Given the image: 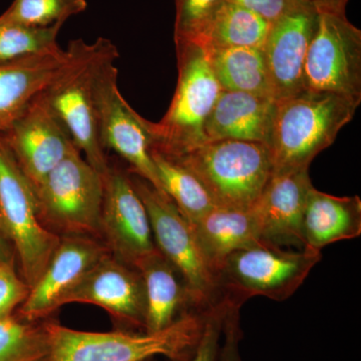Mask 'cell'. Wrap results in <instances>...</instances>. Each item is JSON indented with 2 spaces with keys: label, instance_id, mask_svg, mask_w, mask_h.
I'll return each instance as SVG.
<instances>
[{
  "label": "cell",
  "instance_id": "6da1fadb",
  "mask_svg": "<svg viewBox=\"0 0 361 361\" xmlns=\"http://www.w3.org/2000/svg\"><path fill=\"white\" fill-rule=\"evenodd\" d=\"M205 313L187 312L156 332L116 329L80 331L45 320L51 353L49 361H148L156 356L188 361L203 334Z\"/></svg>",
  "mask_w": 361,
  "mask_h": 361
},
{
  "label": "cell",
  "instance_id": "7a4b0ae2",
  "mask_svg": "<svg viewBox=\"0 0 361 361\" xmlns=\"http://www.w3.org/2000/svg\"><path fill=\"white\" fill-rule=\"evenodd\" d=\"M361 102L304 90L275 102L269 142L272 174L308 170L311 161L336 141Z\"/></svg>",
  "mask_w": 361,
  "mask_h": 361
},
{
  "label": "cell",
  "instance_id": "3957f363",
  "mask_svg": "<svg viewBox=\"0 0 361 361\" xmlns=\"http://www.w3.org/2000/svg\"><path fill=\"white\" fill-rule=\"evenodd\" d=\"M68 47L73 52L70 66L42 94L85 160L106 176L111 166L99 140L96 78L102 61L116 47L104 37L92 44L71 40Z\"/></svg>",
  "mask_w": 361,
  "mask_h": 361
},
{
  "label": "cell",
  "instance_id": "277c9868",
  "mask_svg": "<svg viewBox=\"0 0 361 361\" xmlns=\"http://www.w3.org/2000/svg\"><path fill=\"white\" fill-rule=\"evenodd\" d=\"M169 157L196 176L217 208L249 210L272 175L269 149L261 142H207Z\"/></svg>",
  "mask_w": 361,
  "mask_h": 361
},
{
  "label": "cell",
  "instance_id": "5b68a950",
  "mask_svg": "<svg viewBox=\"0 0 361 361\" xmlns=\"http://www.w3.org/2000/svg\"><path fill=\"white\" fill-rule=\"evenodd\" d=\"M178 82L167 113L149 122L152 149L178 156L206 142L204 127L221 89L205 49L195 42H178Z\"/></svg>",
  "mask_w": 361,
  "mask_h": 361
},
{
  "label": "cell",
  "instance_id": "8992f818",
  "mask_svg": "<svg viewBox=\"0 0 361 361\" xmlns=\"http://www.w3.org/2000/svg\"><path fill=\"white\" fill-rule=\"evenodd\" d=\"M320 259L322 253L314 249L284 250L267 241L233 252L217 269L222 300L238 307L254 296L286 300Z\"/></svg>",
  "mask_w": 361,
  "mask_h": 361
},
{
  "label": "cell",
  "instance_id": "52a82bcc",
  "mask_svg": "<svg viewBox=\"0 0 361 361\" xmlns=\"http://www.w3.org/2000/svg\"><path fill=\"white\" fill-rule=\"evenodd\" d=\"M130 180L146 207L157 249L180 273L194 310L206 312L217 306L222 301L217 274L204 256L192 226L165 192L137 176Z\"/></svg>",
  "mask_w": 361,
  "mask_h": 361
},
{
  "label": "cell",
  "instance_id": "ba28073f",
  "mask_svg": "<svg viewBox=\"0 0 361 361\" xmlns=\"http://www.w3.org/2000/svg\"><path fill=\"white\" fill-rule=\"evenodd\" d=\"M104 190V176L75 152L35 188L40 220L61 237L101 240Z\"/></svg>",
  "mask_w": 361,
  "mask_h": 361
},
{
  "label": "cell",
  "instance_id": "9c48e42d",
  "mask_svg": "<svg viewBox=\"0 0 361 361\" xmlns=\"http://www.w3.org/2000/svg\"><path fill=\"white\" fill-rule=\"evenodd\" d=\"M0 223L13 244L21 278L32 287L58 248L61 236L40 220L35 189L1 135Z\"/></svg>",
  "mask_w": 361,
  "mask_h": 361
},
{
  "label": "cell",
  "instance_id": "30bf717a",
  "mask_svg": "<svg viewBox=\"0 0 361 361\" xmlns=\"http://www.w3.org/2000/svg\"><path fill=\"white\" fill-rule=\"evenodd\" d=\"M118 49L102 61L96 78V102L99 140L129 164L130 173L161 190L153 158L149 121L142 118L121 94L118 85Z\"/></svg>",
  "mask_w": 361,
  "mask_h": 361
},
{
  "label": "cell",
  "instance_id": "8fae6325",
  "mask_svg": "<svg viewBox=\"0 0 361 361\" xmlns=\"http://www.w3.org/2000/svg\"><path fill=\"white\" fill-rule=\"evenodd\" d=\"M303 82L304 90L361 102V30L345 13L317 11Z\"/></svg>",
  "mask_w": 361,
  "mask_h": 361
},
{
  "label": "cell",
  "instance_id": "7c38bea8",
  "mask_svg": "<svg viewBox=\"0 0 361 361\" xmlns=\"http://www.w3.org/2000/svg\"><path fill=\"white\" fill-rule=\"evenodd\" d=\"M1 135L33 189L61 161L80 152L42 92Z\"/></svg>",
  "mask_w": 361,
  "mask_h": 361
},
{
  "label": "cell",
  "instance_id": "4fadbf2b",
  "mask_svg": "<svg viewBox=\"0 0 361 361\" xmlns=\"http://www.w3.org/2000/svg\"><path fill=\"white\" fill-rule=\"evenodd\" d=\"M101 240L114 257L134 268L157 250L146 207L130 175L111 167L104 176Z\"/></svg>",
  "mask_w": 361,
  "mask_h": 361
},
{
  "label": "cell",
  "instance_id": "5bb4252c",
  "mask_svg": "<svg viewBox=\"0 0 361 361\" xmlns=\"http://www.w3.org/2000/svg\"><path fill=\"white\" fill-rule=\"evenodd\" d=\"M71 303L103 308L116 329H146L147 297L142 275L111 253L106 254L68 294L63 305Z\"/></svg>",
  "mask_w": 361,
  "mask_h": 361
},
{
  "label": "cell",
  "instance_id": "9a60e30c",
  "mask_svg": "<svg viewBox=\"0 0 361 361\" xmlns=\"http://www.w3.org/2000/svg\"><path fill=\"white\" fill-rule=\"evenodd\" d=\"M110 253L104 242L87 236H61L58 248L39 280L30 287L16 314L27 322H44L63 306L66 297L94 265Z\"/></svg>",
  "mask_w": 361,
  "mask_h": 361
},
{
  "label": "cell",
  "instance_id": "2e32d148",
  "mask_svg": "<svg viewBox=\"0 0 361 361\" xmlns=\"http://www.w3.org/2000/svg\"><path fill=\"white\" fill-rule=\"evenodd\" d=\"M316 16L314 7L299 1L271 25L262 51L275 102L304 90V65Z\"/></svg>",
  "mask_w": 361,
  "mask_h": 361
},
{
  "label": "cell",
  "instance_id": "e0dca14e",
  "mask_svg": "<svg viewBox=\"0 0 361 361\" xmlns=\"http://www.w3.org/2000/svg\"><path fill=\"white\" fill-rule=\"evenodd\" d=\"M312 188L308 170L271 175L252 207L264 241L277 246L303 247L301 225Z\"/></svg>",
  "mask_w": 361,
  "mask_h": 361
},
{
  "label": "cell",
  "instance_id": "ac0fdd59",
  "mask_svg": "<svg viewBox=\"0 0 361 361\" xmlns=\"http://www.w3.org/2000/svg\"><path fill=\"white\" fill-rule=\"evenodd\" d=\"M70 47L0 63V135L70 66Z\"/></svg>",
  "mask_w": 361,
  "mask_h": 361
},
{
  "label": "cell",
  "instance_id": "d6986e66",
  "mask_svg": "<svg viewBox=\"0 0 361 361\" xmlns=\"http://www.w3.org/2000/svg\"><path fill=\"white\" fill-rule=\"evenodd\" d=\"M274 108L272 99L221 90L204 127L206 142L236 140L267 146Z\"/></svg>",
  "mask_w": 361,
  "mask_h": 361
},
{
  "label": "cell",
  "instance_id": "ffe728a7",
  "mask_svg": "<svg viewBox=\"0 0 361 361\" xmlns=\"http://www.w3.org/2000/svg\"><path fill=\"white\" fill-rule=\"evenodd\" d=\"M361 234L360 197H336L311 189L304 210L301 236L303 247L320 251L323 247Z\"/></svg>",
  "mask_w": 361,
  "mask_h": 361
},
{
  "label": "cell",
  "instance_id": "44dd1931",
  "mask_svg": "<svg viewBox=\"0 0 361 361\" xmlns=\"http://www.w3.org/2000/svg\"><path fill=\"white\" fill-rule=\"evenodd\" d=\"M144 280L147 297V332L170 326L180 316L192 312L191 297L180 273L157 249L135 266ZM196 311V310H195Z\"/></svg>",
  "mask_w": 361,
  "mask_h": 361
},
{
  "label": "cell",
  "instance_id": "7402d4cb",
  "mask_svg": "<svg viewBox=\"0 0 361 361\" xmlns=\"http://www.w3.org/2000/svg\"><path fill=\"white\" fill-rule=\"evenodd\" d=\"M191 226L204 256L216 274L221 262L233 252L264 241L257 216L252 208H215Z\"/></svg>",
  "mask_w": 361,
  "mask_h": 361
},
{
  "label": "cell",
  "instance_id": "603a6c76",
  "mask_svg": "<svg viewBox=\"0 0 361 361\" xmlns=\"http://www.w3.org/2000/svg\"><path fill=\"white\" fill-rule=\"evenodd\" d=\"M222 90L273 99L264 54L261 49H204Z\"/></svg>",
  "mask_w": 361,
  "mask_h": 361
},
{
  "label": "cell",
  "instance_id": "cb8c5ba5",
  "mask_svg": "<svg viewBox=\"0 0 361 361\" xmlns=\"http://www.w3.org/2000/svg\"><path fill=\"white\" fill-rule=\"evenodd\" d=\"M272 23L245 7L226 0L195 44L203 49H263Z\"/></svg>",
  "mask_w": 361,
  "mask_h": 361
},
{
  "label": "cell",
  "instance_id": "d4e9b609",
  "mask_svg": "<svg viewBox=\"0 0 361 361\" xmlns=\"http://www.w3.org/2000/svg\"><path fill=\"white\" fill-rule=\"evenodd\" d=\"M161 190L170 197L185 219L193 225L217 208L196 176L182 164L161 152L152 149Z\"/></svg>",
  "mask_w": 361,
  "mask_h": 361
},
{
  "label": "cell",
  "instance_id": "484cf974",
  "mask_svg": "<svg viewBox=\"0 0 361 361\" xmlns=\"http://www.w3.org/2000/svg\"><path fill=\"white\" fill-rule=\"evenodd\" d=\"M49 332L44 322H27L18 314L0 320V361H49Z\"/></svg>",
  "mask_w": 361,
  "mask_h": 361
},
{
  "label": "cell",
  "instance_id": "4316f807",
  "mask_svg": "<svg viewBox=\"0 0 361 361\" xmlns=\"http://www.w3.org/2000/svg\"><path fill=\"white\" fill-rule=\"evenodd\" d=\"M87 0H13L0 16L2 23L28 27H49L84 13Z\"/></svg>",
  "mask_w": 361,
  "mask_h": 361
},
{
  "label": "cell",
  "instance_id": "83f0119b",
  "mask_svg": "<svg viewBox=\"0 0 361 361\" xmlns=\"http://www.w3.org/2000/svg\"><path fill=\"white\" fill-rule=\"evenodd\" d=\"M61 23L49 27H28L0 21V63L59 49Z\"/></svg>",
  "mask_w": 361,
  "mask_h": 361
},
{
  "label": "cell",
  "instance_id": "f1b7e54d",
  "mask_svg": "<svg viewBox=\"0 0 361 361\" xmlns=\"http://www.w3.org/2000/svg\"><path fill=\"white\" fill-rule=\"evenodd\" d=\"M226 0H175V44L195 42Z\"/></svg>",
  "mask_w": 361,
  "mask_h": 361
},
{
  "label": "cell",
  "instance_id": "f546056e",
  "mask_svg": "<svg viewBox=\"0 0 361 361\" xmlns=\"http://www.w3.org/2000/svg\"><path fill=\"white\" fill-rule=\"evenodd\" d=\"M226 310L225 301L205 312L203 334L193 356L188 361H220L222 342L223 318ZM148 361H156L155 358ZM172 361V360H166Z\"/></svg>",
  "mask_w": 361,
  "mask_h": 361
},
{
  "label": "cell",
  "instance_id": "4dcf8cb0",
  "mask_svg": "<svg viewBox=\"0 0 361 361\" xmlns=\"http://www.w3.org/2000/svg\"><path fill=\"white\" fill-rule=\"evenodd\" d=\"M30 290V287L16 271V264H0V320L14 314Z\"/></svg>",
  "mask_w": 361,
  "mask_h": 361
},
{
  "label": "cell",
  "instance_id": "1f68e13d",
  "mask_svg": "<svg viewBox=\"0 0 361 361\" xmlns=\"http://www.w3.org/2000/svg\"><path fill=\"white\" fill-rule=\"evenodd\" d=\"M238 306L226 303L223 318L222 342H221L220 361H243L240 355L239 344L242 334L240 329Z\"/></svg>",
  "mask_w": 361,
  "mask_h": 361
},
{
  "label": "cell",
  "instance_id": "d6a6232c",
  "mask_svg": "<svg viewBox=\"0 0 361 361\" xmlns=\"http://www.w3.org/2000/svg\"><path fill=\"white\" fill-rule=\"evenodd\" d=\"M233 4L258 14L269 23H274L289 9L295 6L298 0H228ZM302 2V1H301Z\"/></svg>",
  "mask_w": 361,
  "mask_h": 361
},
{
  "label": "cell",
  "instance_id": "836d02e7",
  "mask_svg": "<svg viewBox=\"0 0 361 361\" xmlns=\"http://www.w3.org/2000/svg\"><path fill=\"white\" fill-rule=\"evenodd\" d=\"M314 7L316 11L345 13V7L349 0H298Z\"/></svg>",
  "mask_w": 361,
  "mask_h": 361
},
{
  "label": "cell",
  "instance_id": "e575fe53",
  "mask_svg": "<svg viewBox=\"0 0 361 361\" xmlns=\"http://www.w3.org/2000/svg\"><path fill=\"white\" fill-rule=\"evenodd\" d=\"M0 264H16V252L0 223Z\"/></svg>",
  "mask_w": 361,
  "mask_h": 361
}]
</instances>
